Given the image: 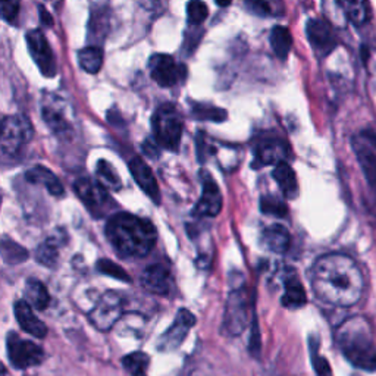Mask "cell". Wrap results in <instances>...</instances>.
<instances>
[{
  "mask_svg": "<svg viewBox=\"0 0 376 376\" xmlns=\"http://www.w3.org/2000/svg\"><path fill=\"white\" fill-rule=\"evenodd\" d=\"M122 365L131 376H147L150 357L143 351H135L122 359Z\"/></svg>",
  "mask_w": 376,
  "mask_h": 376,
  "instance_id": "f1b7e54d",
  "label": "cell"
},
{
  "mask_svg": "<svg viewBox=\"0 0 376 376\" xmlns=\"http://www.w3.org/2000/svg\"><path fill=\"white\" fill-rule=\"evenodd\" d=\"M310 350H312V363H313V367H315L318 376H333L331 366H329V363L326 362L325 357H322L319 355L316 345H312Z\"/></svg>",
  "mask_w": 376,
  "mask_h": 376,
  "instance_id": "8d00e7d4",
  "label": "cell"
},
{
  "mask_svg": "<svg viewBox=\"0 0 376 376\" xmlns=\"http://www.w3.org/2000/svg\"><path fill=\"white\" fill-rule=\"evenodd\" d=\"M306 34H308V38L318 55L326 56L335 49V33L326 21L319 18L310 19L306 26Z\"/></svg>",
  "mask_w": 376,
  "mask_h": 376,
  "instance_id": "5bb4252c",
  "label": "cell"
},
{
  "mask_svg": "<svg viewBox=\"0 0 376 376\" xmlns=\"http://www.w3.org/2000/svg\"><path fill=\"white\" fill-rule=\"evenodd\" d=\"M43 118H44V122L49 125L51 130L58 135H63L70 131V124L66 120L63 110L51 103L43 106Z\"/></svg>",
  "mask_w": 376,
  "mask_h": 376,
  "instance_id": "d4e9b609",
  "label": "cell"
},
{
  "mask_svg": "<svg viewBox=\"0 0 376 376\" xmlns=\"http://www.w3.org/2000/svg\"><path fill=\"white\" fill-rule=\"evenodd\" d=\"M261 209L263 214L278 218H284L288 214L287 204L275 196H263L261 199Z\"/></svg>",
  "mask_w": 376,
  "mask_h": 376,
  "instance_id": "d6a6232c",
  "label": "cell"
},
{
  "mask_svg": "<svg viewBox=\"0 0 376 376\" xmlns=\"http://www.w3.org/2000/svg\"><path fill=\"white\" fill-rule=\"evenodd\" d=\"M193 115L197 118V120H202V121L222 122L226 120V110L219 109L216 106H209V105H194Z\"/></svg>",
  "mask_w": 376,
  "mask_h": 376,
  "instance_id": "1f68e13d",
  "label": "cell"
},
{
  "mask_svg": "<svg viewBox=\"0 0 376 376\" xmlns=\"http://www.w3.org/2000/svg\"><path fill=\"white\" fill-rule=\"evenodd\" d=\"M19 15V0H2V16L8 22H15Z\"/></svg>",
  "mask_w": 376,
  "mask_h": 376,
  "instance_id": "f35d334b",
  "label": "cell"
},
{
  "mask_svg": "<svg viewBox=\"0 0 376 376\" xmlns=\"http://www.w3.org/2000/svg\"><path fill=\"white\" fill-rule=\"evenodd\" d=\"M337 343L352 366L367 372L376 370V344L367 319L355 316L345 320L337 331Z\"/></svg>",
  "mask_w": 376,
  "mask_h": 376,
  "instance_id": "3957f363",
  "label": "cell"
},
{
  "mask_svg": "<svg viewBox=\"0 0 376 376\" xmlns=\"http://www.w3.org/2000/svg\"><path fill=\"white\" fill-rule=\"evenodd\" d=\"M231 2H232V0H216V4L219 5V6H228V5H231Z\"/></svg>",
  "mask_w": 376,
  "mask_h": 376,
  "instance_id": "60d3db41",
  "label": "cell"
},
{
  "mask_svg": "<svg viewBox=\"0 0 376 376\" xmlns=\"http://www.w3.org/2000/svg\"><path fill=\"white\" fill-rule=\"evenodd\" d=\"M74 190L94 218H105L116 209L115 200L109 196L106 187L99 181L80 178L74 184Z\"/></svg>",
  "mask_w": 376,
  "mask_h": 376,
  "instance_id": "5b68a950",
  "label": "cell"
},
{
  "mask_svg": "<svg viewBox=\"0 0 376 376\" xmlns=\"http://www.w3.org/2000/svg\"><path fill=\"white\" fill-rule=\"evenodd\" d=\"M27 46L31 58L44 77H55L56 61L51 44L40 30H31L27 34Z\"/></svg>",
  "mask_w": 376,
  "mask_h": 376,
  "instance_id": "7c38bea8",
  "label": "cell"
},
{
  "mask_svg": "<svg viewBox=\"0 0 376 376\" xmlns=\"http://www.w3.org/2000/svg\"><path fill=\"white\" fill-rule=\"evenodd\" d=\"M352 150L356 153L357 162L363 171V175L370 187V190L376 196V155L367 145H365V140L362 137H356L352 140Z\"/></svg>",
  "mask_w": 376,
  "mask_h": 376,
  "instance_id": "ac0fdd59",
  "label": "cell"
},
{
  "mask_svg": "<svg viewBox=\"0 0 376 376\" xmlns=\"http://www.w3.org/2000/svg\"><path fill=\"white\" fill-rule=\"evenodd\" d=\"M196 323V316L187 309H181L174 320V323L169 326L168 331H164L162 337L159 338L157 348L159 351H175L181 347V344L185 341L190 329Z\"/></svg>",
  "mask_w": 376,
  "mask_h": 376,
  "instance_id": "8fae6325",
  "label": "cell"
},
{
  "mask_svg": "<svg viewBox=\"0 0 376 376\" xmlns=\"http://www.w3.org/2000/svg\"><path fill=\"white\" fill-rule=\"evenodd\" d=\"M250 298L246 287L231 291L224 313V328L231 337H239L244 333L249 323Z\"/></svg>",
  "mask_w": 376,
  "mask_h": 376,
  "instance_id": "52a82bcc",
  "label": "cell"
},
{
  "mask_svg": "<svg viewBox=\"0 0 376 376\" xmlns=\"http://www.w3.org/2000/svg\"><path fill=\"white\" fill-rule=\"evenodd\" d=\"M38 11H40V19H41V22L44 24V26L52 27L53 26V18H52V15L49 12H47L43 6H38Z\"/></svg>",
  "mask_w": 376,
  "mask_h": 376,
  "instance_id": "ab89813d",
  "label": "cell"
},
{
  "mask_svg": "<svg viewBox=\"0 0 376 376\" xmlns=\"http://www.w3.org/2000/svg\"><path fill=\"white\" fill-rule=\"evenodd\" d=\"M98 269L105 273V275H109L112 278H116V279H120V281H124V282H130V276L128 273L121 268V266H118L115 265L113 262L110 261H99L98 263Z\"/></svg>",
  "mask_w": 376,
  "mask_h": 376,
  "instance_id": "d590c367",
  "label": "cell"
},
{
  "mask_svg": "<svg viewBox=\"0 0 376 376\" xmlns=\"http://www.w3.org/2000/svg\"><path fill=\"white\" fill-rule=\"evenodd\" d=\"M80 66L88 74H98L103 66V51L99 46H88L78 52Z\"/></svg>",
  "mask_w": 376,
  "mask_h": 376,
  "instance_id": "484cf974",
  "label": "cell"
},
{
  "mask_svg": "<svg viewBox=\"0 0 376 376\" xmlns=\"http://www.w3.org/2000/svg\"><path fill=\"white\" fill-rule=\"evenodd\" d=\"M96 174H98L99 182L103 184L106 188H110V190H120L121 188V178L116 174L115 168L109 162L99 160Z\"/></svg>",
  "mask_w": 376,
  "mask_h": 376,
  "instance_id": "4dcf8cb0",
  "label": "cell"
},
{
  "mask_svg": "<svg viewBox=\"0 0 376 376\" xmlns=\"http://www.w3.org/2000/svg\"><path fill=\"white\" fill-rule=\"evenodd\" d=\"M130 171L132 174V178L138 184V187L143 190L156 204L160 203V190L157 181L150 169L149 164L141 159V157H134L130 162Z\"/></svg>",
  "mask_w": 376,
  "mask_h": 376,
  "instance_id": "2e32d148",
  "label": "cell"
},
{
  "mask_svg": "<svg viewBox=\"0 0 376 376\" xmlns=\"http://www.w3.org/2000/svg\"><path fill=\"white\" fill-rule=\"evenodd\" d=\"M150 77L160 87H174L185 78V66L174 61L172 56L157 53L149 61Z\"/></svg>",
  "mask_w": 376,
  "mask_h": 376,
  "instance_id": "30bf717a",
  "label": "cell"
},
{
  "mask_svg": "<svg viewBox=\"0 0 376 376\" xmlns=\"http://www.w3.org/2000/svg\"><path fill=\"white\" fill-rule=\"evenodd\" d=\"M106 237L121 256L140 258L153 250L157 231L150 221L121 212L109 218Z\"/></svg>",
  "mask_w": 376,
  "mask_h": 376,
  "instance_id": "7a4b0ae2",
  "label": "cell"
},
{
  "mask_svg": "<svg viewBox=\"0 0 376 376\" xmlns=\"http://www.w3.org/2000/svg\"><path fill=\"white\" fill-rule=\"evenodd\" d=\"M271 46L279 59H287L293 47V37L288 28L275 27L271 33Z\"/></svg>",
  "mask_w": 376,
  "mask_h": 376,
  "instance_id": "83f0119b",
  "label": "cell"
},
{
  "mask_svg": "<svg viewBox=\"0 0 376 376\" xmlns=\"http://www.w3.org/2000/svg\"><path fill=\"white\" fill-rule=\"evenodd\" d=\"M155 141L162 149L177 152L181 145L184 121L174 105H162L152 120Z\"/></svg>",
  "mask_w": 376,
  "mask_h": 376,
  "instance_id": "277c9868",
  "label": "cell"
},
{
  "mask_svg": "<svg viewBox=\"0 0 376 376\" xmlns=\"http://www.w3.org/2000/svg\"><path fill=\"white\" fill-rule=\"evenodd\" d=\"M143 288L156 296H168L172 288V275L168 266L150 265L140 276Z\"/></svg>",
  "mask_w": 376,
  "mask_h": 376,
  "instance_id": "9a60e30c",
  "label": "cell"
},
{
  "mask_svg": "<svg viewBox=\"0 0 376 376\" xmlns=\"http://www.w3.org/2000/svg\"><path fill=\"white\" fill-rule=\"evenodd\" d=\"M202 197L197 202L193 214L196 216H209V218H214L218 216L221 214V209H222V194L218 184L215 182V179L212 178L207 172H202Z\"/></svg>",
  "mask_w": 376,
  "mask_h": 376,
  "instance_id": "4fadbf2b",
  "label": "cell"
},
{
  "mask_svg": "<svg viewBox=\"0 0 376 376\" xmlns=\"http://www.w3.org/2000/svg\"><path fill=\"white\" fill-rule=\"evenodd\" d=\"M273 178L279 187V190L287 199L297 197V193H298L297 177L287 162L282 160L276 163V167L273 169Z\"/></svg>",
  "mask_w": 376,
  "mask_h": 376,
  "instance_id": "7402d4cb",
  "label": "cell"
},
{
  "mask_svg": "<svg viewBox=\"0 0 376 376\" xmlns=\"http://www.w3.org/2000/svg\"><path fill=\"white\" fill-rule=\"evenodd\" d=\"M26 301L31 306L33 309L43 312L51 304V296L44 284H41L37 279H28L26 284Z\"/></svg>",
  "mask_w": 376,
  "mask_h": 376,
  "instance_id": "cb8c5ba5",
  "label": "cell"
},
{
  "mask_svg": "<svg viewBox=\"0 0 376 376\" xmlns=\"http://www.w3.org/2000/svg\"><path fill=\"white\" fill-rule=\"evenodd\" d=\"M122 313H124L122 297L115 291H108L106 294L102 296L98 304L94 306V309L90 312L88 318L93 326H96L102 333H106L121 319Z\"/></svg>",
  "mask_w": 376,
  "mask_h": 376,
  "instance_id": "ba28073f",
  "label": "cell"
},
{
  "mask_svg": "<svg viewBox=\"0 0 376 376\" xmlns=\"http://www.w3.org/2000/svg\"><path fill=\"white\" fill-rule=\"evenodd\" d=\"M347 18L355 26H363L369 19V6L366 0H338Z\"/></svg>",
  "mask_w": 376,
  "mask_h": 376,
  "instance_id": "4316f807",
  "label": "cell"
},
{
  "mask_svg": "<svg viewBox=\"0 0 376 376\" xmlns=\"http://www.w3.org/2000/svg\"><path fill=\"white\" fill-rule=\"evenodd\" d=\"M246 8L257 16H269L272 14L268 0H244Z\"/></svg>",
  "mask_w": 376,
  "mask_h": 376,
  "instance_id": "74e56055",
  "label": "cell"
},
{
  "mask_svg": "<svg viewBox=\"0 0 376 376\" xmlns=\"http://www.w3.org/2000/svg\"><path fill=\"white\" fill-rule=\"evenodd\" d=\"M8 357L14 367L28 369L40 365L44 360V351L33 341L22 340L18 334L11 333L6 340Z\"/></svg>",
  "mask_w": 376,
  "mask_h": 376,
  "instance_id": "9c48e42d",
  "label": "cell"
},
{
  "mask_svg": "<svg viewBox=\"0 0 376 376\" xmlns=\"http://www.w3.org/2000/svg\"><path fill=\"white\" fill-rule=\"evenodd\" d=\"M36 258L40 265L53 268L58 263V258H59L58 240L49 239V240H46L43 244H40L36 253Z\"/></svg>",
  "mask_w": 376,
  "mask_h": 376,
  "instance_id": "f546056e",
  "label": "cell"
},
{
  "mask_svg": "<svg viewBox=\"0 0 376 376\" xmlns=\"http://www.w3.org/2000/svg\"><path fill=\"white\" fill-rule=\"evenodd\" d=\"M33 125L27 116H6L2 124V153L5 157L16 156L33 138Z\"/></svg>",
  "mask_w": 376,
  "mask_h": 376,
  "instance_id": "8992f818",
  "label": "cell"
},
{
  "mask_svg": "<svg viewBox=\"0 0 376 376\" xmlns=\"http://www.w3.org/2000/svg\"><path fill=\"white\" fill-rule=\"evenodd\" d=\"M286 153L287 147L281 140H261L254 147V167H266V164L279 163L284 160Z\"/></svg>",
  "mask_w": 376,
  "mask_h": 376,
  "instance_id": "e0dca14e",
  "label": "cell"
},
{
  "mask_svg": "<svg viewBox=\"0 0 376 376\" xmlns=\"http://www.w3.org/2000/svg\"><path fill=\"white\" fill-rule=\"evenodd\" d=\"M2 253H4V258L9 263H21L22 261H26V258L28 257L27 250L22 249L14 241H4Z\"/></svg>",
  "mask_w": 376,
  "mask_h": 376,
  "instance_id": "e575fe53",
  "label": "cell"
},
{
  "mask_svg": "<svg viewBox=\"0 0 376 376\" xmlns=\"http://www.w3.org/2000/svg\"><path fill=\"white\" fill-rule=\"evenodd\" d=\"M2 373H4V376H8V373H6V369H4V372H2Z\"/></svg>",
  "mask_w": 376,
  "mask_h": 376,
  "instance_id": "b9f144b4",
  "label": "cell"
},
{
  "mask_svg": "<svg viewBox=\"0 0 376 376\" xmlns=\"http://www.w3.org/2000/svg\"><path fill=\"white\" fill-rule=\"evenodd\" d=\"M209 16V8L202 0H190L187 5V19L192 26H200Z\"/></svg>",
  "mask_w": 376,
  "mask_h": 376,
  "instance_id": "836d02e7",
  "label": "cell"
},
{
  "mask_svg": "<svg viewBox=\"0 0 376 376\" xmlns=\"http://www.w3.org/2000/svg\"><path fill=\"white\" fill-rule=\"evenodd\" d=\"M310 281L316 297L337 308L355 306L365 288L357 263L350 256L340 253L319 257L313 265Z\"/></svg>",
  "mask_w": 376,
  "mask_h": 376,
  "instance_id": "6da1fadb",
  "label": "cell"
},
{
  "mask_svg": "<svg viewBox=\"0 0 376 376\" xmlns=\"http://www.w3.org/2000/svg\"><path fill=\"white\" fill-rule=\"evenodd\" d=\"M15 318L19 326L30 335L37 338L46 337L47 334L46 325L34 315L33 308L26 300H19L15 303Z\"/></svg>",
  "mask_w": 376,
  "mask_h": 376,
  "instance_id": "d6986e66",
  "label": "cell"
},
{
  "mask_svg": "<svg viewBox=\"0 0 376 376\" xmlns=\"http://www.w3.org/2000/svg\"><path fill=\"white\" fill-rule=\"evenodd\" d=\"M262 243L268 250L282 254V253H286L290 247L291 235L286 226L272 225L263 231Z\"/></svg>",
  "mask_w": 376,
  "mask_h": 376,
  "instance_id": "44dd1931",
  "label": "cell"
},
{
  "mask_svg": "<svg viewBox=\"0 0 376 376\" xmlns=\"http://www.w3.org/2000/svg\"><path fill=\"white\" fill-rule=\"evenodd\" d=\"M26 179L31 184H37L44 187L47 192H49L52 196H62L63 194V187L59 178L51 171L44 167H34L27 171Z\"/></svg>",
  "mask_w": 376,
  "mask_h": 376,
  "instance_id": "ffe728a7",
  "label": "cell"
},
{
  "mask_svg": "<svg viewBox=\"0 0 376 376\" xmlns=\"http://www.w3.org/2000/svg\"><path fill=\"white\" fill-rule=\"evenodd\" d=\"M284 296L281 298V303L287 309H300L308 301L306 291L301 286V282L296 276H290L284 282Z\"/></svg>",
  "mask_w": 376,
  "mask_h": 376,
  "instance_id": "603a6c76",
  "label": "cell"
}]
</instances>
